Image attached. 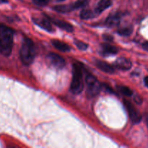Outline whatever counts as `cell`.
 I'll use <instances>...</instances> for the list:
<instances>
[{"label":"cell","mask_w":148,"mask_h":148,"mask_svg":"<svg viewBox=\"0 0 148 148\" xmlns=\"http://www.w3.org/2000/svg\"><path fill=\"white\" fill-rule=\"evenodd\" d=\"M132 62L129 59L125 57H119L114 62V66L120 70H129L132 67Z\"/></svg>","instance_id":"obj_7"},{"label":"cell","mask_w":148,"mask_h":148,"mask_svg":"<svg viewBox=\"0 0 148 148\" xmlns=\"http://www.w3.org/2000/svg\"><path fill=\"white\" fill-rule=\"evenodd\" d=\"M20 59L25 65L31 64L35 58V49L33 41L29 38H25L23 42L20 51Z\"/></svg>","instance_id":"obj_3"},{"label":"cell","mask_w":148,"mask_h":148,"mask_svg":"<svg viewBox=\"0 0 148 148\" xmlns=\"http://www.w3.org/2000/svg\"><path fill=\"white\" fill-rule=\"evenodd\" d=\"M118 88V90L121 93H122L123 95H126V96L130 97L133 95V92L130 88L127 86H124V85H121V86L117 87Z\"/></svg>","instance_id":"obj_17"},{"label":"cell","mask_w":148,"mask_h":148,"mask_svg":"<svg viewBox=\"0 0 148 148\" xmlns=\"http://www.w3.org/2000/svg\"><path fill=\"white\" fill-rule=\"evenodd\" d=\"M134 101H135L137 103H142V100L139 95H136V96L134 97Z\"/></svg>","instance_id":"obj_23"},{"label":"cell","mask_w":148,"mask_h":148,"mask_svg":"<svg viewBox=\"0 0 148 148\" xmlns=\"http://www.w3.org/2000/svg\"><path fill=\"white\" fill-rule=\"evenodd\" d=\"M143 48L145 50L148 51V41H145L143 43Z\"/></svg>","instance_id":"obj_24"},{"label":"cell","mask_w":148,"mask_h":148,"mask_svg":"<svg viewBox=\"0 0 148 148\" xmlns=\"http://www.w3.org/2000/svg\"><path fill=\"white\" fill-rule=\"evenodd\" d=\"M88 2V0H77L75 2L71 4V7H72V10H77V9L82 8V7H84L85 6H86Z\"/></svg>","instance_id":"obj_16"},{"label":"cell","mask_w":148,"mask_h":148,"mask_svg":"<svg viewBox=\"0 0 148 148\" xmlns=\"http://www.w3.org/2000/svg\"><path fill=\"white\" fill-rule=\"evenodd\" d=\"M14 32L7 26L0 25V53L4 56H9L13 47Z\"/></svg>","instance_id":"obj_1"},{"label":"cell","mask_w":148,"mask_h":148,"mask_svg":"<svg viewBox=\"0 0 148 148\" xmlns=\"http://www.w3.org/2000/svg\"><path fill=\"white\" fill-rule=\"evenodd\" d=\"M33 20L34 23H36L37 25H38L41 28L46 30V31L53 32L54 30L53 26H52V24L50 22V19L43 17V18H33Z\"/></svg>","instance_id":"obj_8"},{"label":"cell","mask_w":148,"mask_h":148,"mask_svg":"<svg viewBox=\"0 0 148 148\" xmlns=\"http://www.w3.org/2000/svg\"><path fill=\"white\" fill-rule=\"evenodd\" d=\"M54 10L58 12L61 13H66L72 11V8L71 5H59L54 7Z\"/></svg>","instance_id":"obj_19"},{"label":"cell","mask_w":148,"mask_h":148,"mask_svg":"<svg viewBox=\"0 0 148 148\" xmlns=\"http://www.w3.org/2000/svg\"><path fill=\"white\" fill-rule=\"evenodd\" d=\"M7 2V0H0V4H3V3Z\"/></svg>","instance_id":"obj_26"},{"label":"cell","mask_w":148,"mask_h":148,"mask_svg":"<svg viewBox=\"0 0 148 148\" xmlns=\"http://www.w3.org/2000/svg\"><path fill=\"white\" fill-rule=\"evenodd\" d=\"M47 61L51 65L57 69H63L65 66L64 59L56 53H49L47 55Z\"/></svg>","instance_id":"obj_6"},{"label":"cell","mask_w":148,"mask_h":148,"mask_svg":"<svg viewBox=\"0 0 148 148\" xmlns=\"http://www.w3.org/2000/svg\"><path fill=\"white\" fill-rule=\"evenodd\" d=\"M121 19V13H114V14H111L108 17V18L106 20V25H107L109 27H116L119 25Z\"/></svg>","instance_id":"obj_9"},{"label":"cell","mask_w":148,"mask_h":148,"mask_svg":"<svg viewBox=\"0 0 148 148\" xmlns=\"http://www.w3.org/2000/svg\"><path fill=\"white\" fill-rule=\"evenodd\" d=\"M95 64H96V66L98 69H101L103 72H106V73L113 74L115 72L114 66H111L109 64L106 63V62H103V61H97L95 62Z\"/></svg>","instance_id":"obj_11"},{"label":"cell","mask_w":148,"mask_h":148,"mask_svg":"<svg viewBox=\"0 0 148 148\" xmlns=\"http://www.w3.org/2000/svg\"><path fill=\"white\" fill-rule=\"evenodd\" d=\"M51 43L52 45H53L56 49L61 51L67 52L70 51V47H69V46H68V45L66 44V43H65L64 42H62L59 40H53Z\"/></svg>","instance_id":"obj_14"},{"label":"cell","mask_w":148,"mask_h":148,"mask_svg":"<svg viewBox=\"0 0 148 148\" xmlns=\"http://www.w3.org/2000/svg\"><path fill=\"white\" fill-rule=\"evenodd\" d=\"M95 12L91 11L90 10H82L80 12V17L82 20H88L94 17Z\"/></svg>","instance_id":"obj_15"},{"label":"cell","mask_w":148,"mask_h":148,"mask_svg":"<svg viewBox=\"0 0 148 148\" xmlns=\"http://www.w3.org/2000/svg\"><path fill=\"white\" fill-rule=\"evenodd\" d=\"M124 104L125 106V108L127 109V112H128L129 116H130V119L132 120V121L134 123V124L140 123L142 120V116L140 114V111L129 101L124 100Z\"/></svg>","instance_id":"obj_5"},{"label":"cell","mask_w":148,"mask_h":148,"mask_svg":"<svg viewBox=\"0 0 148 148\" xmlns=\"http://www.w3.org/2000/svg\"><path fill=\"white\" fill-rule=\"evenodd\" d=\"M54 1H65V0H54Z\"/></svg>","instance_id":"obj_28"},{"label":"cell","mask_w":148,"mask_h":148,"mask_svg":"<svg viewBox=\"0 0 148 148\" xmlns=\"http://www.w3.org/2000/svg\"><path fill=\"white\" fill-rule=\"evenodd\" d=\"M51 23H53L55 25L59 27V28L62 29V30H65L66 32L71 33L74 30L73 26L70 24V23H67V22L64 21V20H59V19H54V18H49Z\"/></svg>","instance_id":"obj_10"},{"label":"cell","mask_w":148,"mask_h":148,"mask_svg":"<svg viewBox=\"0 0 148 148\" xmlns=\"http://www.w3.org/2000/svg\"><path fill=\"white\" fill-rule=\"evenodd\" d=\"M87 85V95L88 97L94 98L100 93L102 85L95 77L90 74H88L85 77Z\"/></svg>","instance_id":"obj_4"},{"label":"cell","mask_w":148,"mask_h":148,"mask_svg":"<svg viewBox=\"0 0 148 148\" xmlns=\"http://www.w3.org/2000/svg\"><path fill=\"white\" fill-rule=\"evenodd\" d=\"M146 124H147V127L148 128V114L146 116Z\"/></svg>","instance_id":"obj_27"},{"label":"cell","mask_w":148,"mask_h":148,"mask_svg":"<svg viewBox=\"0 0 148 148\" xmlns=\"http://www.w3.org/2000/svg\"><path fill=\"white\" fill-rule=\"evenodd\" d=\"M144 82H145V84L146 86L148 88V76L147 77H145L144 79Z\"/></svg>","instance_id":"obj_25"},{"label":"cell","mask_w":148,"mask_h":148,"mask_svg":"<svg viewBox=\"0 0 148 148\" xmlns=\"http://www.w3.org/2000/svg\"><path fill=\"white\" fill-rule=\"evenodd\" d=\"M101 50H102L103 54L104 55H113L116 54L118 53L116 48L109 43H103L101 45Z\"/></svg>","instance_id":"obj_13"},{"label":"cell","mask_w":148,"mask_h":148,"mask_svg":"<svg viewBox=\"0 0 148 148\" xmlns=\"http://www.w3.org/2000/svg\"><path fill=\"white\" fill-rule=\"evenodd\" d=\"M33 2L38 6H45L48 4V0H33Z\"/></svg>","instance_id":"obj_21"},{"label":"cell","mask_w":148,"mask_h":148,"mask_svg":"<svg viewBox=\"0 0 148 148\" xmlns=\"http://www.w3.org/2000/svg\"><path fill=\"white\" fill-rule=\"evenodd\" d=\"M84 89L83 74L80 65L74 64L72 67V79L71 82L70 91L73 94L78 95Z\"/></svg>","instance_id":"obj_2"},{"label":"cell","mask_w":148,"mask_h":148,"mask_svg":"<svg viewBox=\"0 0 148 148\" xmlns=\"http://www.w3.org/2000/svg\"><path fill=\"white\" fill-rule=\"evenodd\" d=\"M133 31V28L131 26H127V27L120 28L118 30V34L121 35L122 36H129L132 34Z\"/></svg>","instance_id":"obj_18"},{"label":"cell","mask_w":148,"mask_h":148,"mask_svg":"<svg viewBox=\"0 0 148 148\" xmlns=\"http://www.w3.org/2000/svg\"><path fill=\"white\" fill-rule=\"evenodd\" d=\"M75 45L77 46V47L78 49L81 51H85L88 47V46L87 43H84V42L81 41V40H75Z\"/></svg>","instance_id":"obj_20"},{"label":"cell","mask_w":148,"mask_h":148,"mask_svg":"<svg viewBox=\"0 0 148 148\" xmlns=\"http://www.w3.org/2000/svg\"><path fill=\"white\" fill-rule=\"evenodd\" d=\"M112 4V0H101L97 4L96 7L95 9V14L98 15L102 13L104 10H106L109 7H111Z\"/></svg>","instance_id":"obj_12"},{"label":"cell","mask_w":148,"mask_h":148,"mask_svg":"<svg viewBox=\"0 0 148 148\" xmlns=\"http://www.w3.org/2000/svg\"><path fill=\"white\" fill-rule=\"evenodd\" d=\"M103 38H104V40H107V41H108V42H111V41H112L113 40H114V39H113L114 38H113L112 36H110V35H108V34H104L103 36Z\"/></svg>","instance_id":"obj_22"}]
</instances>
